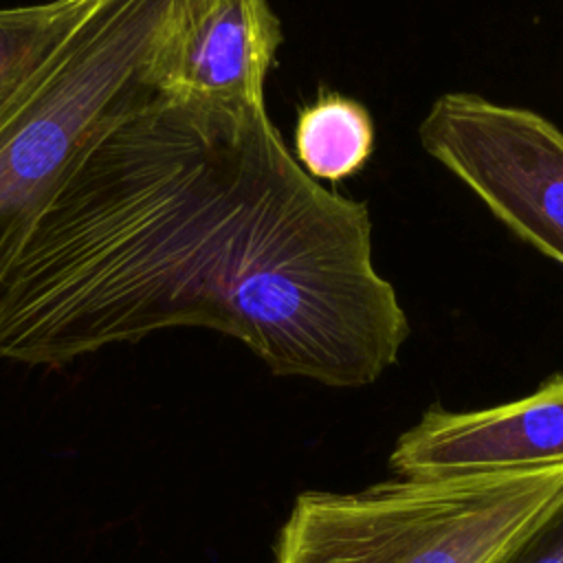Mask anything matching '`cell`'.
Wrapping results in <instances>:
<instances>
[{
    "label": "cell",
    "instance_id": "1",
    "mask_svg": "<svg viewBox=\"0 0 563 563\" xmlns=\"http://www.w3.org/2000/svg\"><path fill=\"white\" fill-rule=\"evenodd\" d=\"M167 328L328 387L372 385L409 336L367 205L319 185L264 101L158 92L114 121L0 282V358L64 365Z\"/></svg>",
    "mask_w": 563,
    "mask_h": 563
},
{
    "label": "cell",
    "instance_id": "2",
    "mask_svg": "<svg viewBox=\"0 0 563 563\" xmlns=\"http://www.w3.org/2000/svg\"><path fill=\"white\" fill-rule=\"evenodd\" d=\"M222 0H97L0 106V282L79 154L163 90L172 44Z\"/></svg>",
    "mask_w": 563,
    "mask_h": 563
},
{
    "label": "cell",
    "instance_id": "3",
    "mask_svg": "<svg viewBox=\"0 0 563 563\" xmlns=\"http://www.w3.org/2000/svg\"><path fill=\"white\" fill-rule=\"evenodd\" d=\"M561 495L563 462L303 490L279 528L275 563H490Z\"/></svg>",
    "mask_w": 563,
    "mask_h": 563
},
{
    "label": "cell",
    "instance_id": "4",
    "mask_svg": "<svg viewBox=\"0 0 563 563\" xmlns=\"http://www.w3.org/2000/svg\"><path fill=\"white\" fill-rule=\"evenodd\" d=\"M418 136L504 227L563 264V132L552 121L473 92H446L431 103Z\"/></svg>",
    "mask_w": 563,
    "mask_h": 563
},
{
    "label": "cell",
    "instance_id": "5",
    "mask_svg": "<svg viewBox=\"0 0 563 563\" xmlns=\"http://www.w3.org/2000/svg\"><path fill=\"white\" fill-rule=\"evenodd\" d=\"M563 462V374L532 394L473 411L431 405L389 453L398 477H460Z\"/></svg>",
    "mask_w": 563,
    "mask_h": 563
},
{
    "label": "cell",
    "instance_id": "6",
    "mask_svg": "<svg viewBox=\"0 0 563 563\" xmlns=\"http://www.w3.org/2000/svg\"><path fill=\"white\" fill-rule=\"evenodd\" d=\"M376 145L369 110L345 95L321 92L295 123V158L314 178L341 183L358 174Z\"/></svg>",
    "mask_w": 563,
    "mask_h": 563
},
{
    "label": "cell",
    "instance_id": "7",
    "mask_svg": "<svg viewBox=\"0 0 563 563\" xmlns=\"http://www.w3.org/2000/svg\"><path fill=\"white\" fill-rule=\"evenodd\" d=\"M97 0H46L0 7V106L64 44Z\"/></svg>",
    "mask_w": 563,
    "mask_h": 563
},
{
    "label": "cell",
    "instance_id": "8",
    "mask_svg": "<svg viewBox=\"0 0 563 563\" xmlns=\"http://www.w3.org/2000/svg\"><path fill=\"white\" fill-rule=\"evenodd\" d=\"M490 563H563V495Z\"/></svg>",
    "mask_w": 563,
    "mask_h": 563
}]
</instances>
